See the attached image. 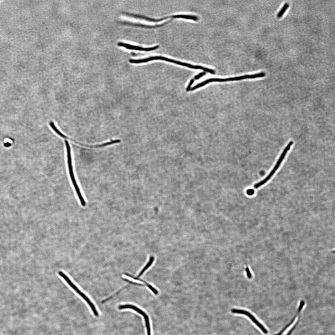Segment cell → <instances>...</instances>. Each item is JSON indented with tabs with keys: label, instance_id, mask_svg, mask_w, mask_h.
I'll list each match as a JSON object with an SVG mask.
<instances>
[{
	"label": "cell",
	"instance_id": "obj_1",
	"mask_svg": "<svg viewBox=\"0 0 335 335\" xmlns=\"http://www.w3.org/2000/svg\"><path fill=\"white\" fill-rule=\"evenodd\" d=\"M66 148L67 153L68 168L70 178L71 180L72 185L74 188L81 205L83 207H84L86 205V202L82 193L81 192L80 187L76 181L74 171L71 147L70 145L68 144L66 145Z\"/></svg>",
	"mask_w": 335,
	"mask_h": 335
},
{
	"label": "cell",
	"instance_id": "obj_2",
	"mask_svg": "<svg viewBox=\"0 0 335 335\" xmlns=\"http://www.w3.org/2000/svg\"><path fill=\"white\" fill-rule=\"evenodd\" d=\"M58 274L62 278H63L65 281L67 282L68 285L71 287V288L75 291L79 295L82 297L83 299L86 301L87 303L89 305L90 308L91 309L92 311L93 312L95 316H99V314L96 308L94 305L91 301L89 298L86 296L85 294H84L78 288V287L74 284V283L72 281L71 279L68 277V276L65 274L64 272L62 271H59L58 272Z\"/></svg>",
	"mask_w": 335,
	"mask_h": 335
},
{
	"label": "cell",
	"instance_id": "obj_3",
	"mask_svg": "<svg viewBox=\"0 0 335 335\" xmlns=\"http://www.w3.org/2000/svg\"><path fill=\"white\" fill-rule=\"evenodd\" d=\"M259 75L258 74L251 75H246L234 77H231L225 79L213 78L206 80L204 82L199 84L195 86L191 89V91L196 90L199 88L202 87L212 82H225L229 81L240 80L245 79H255L258 78Z\"/></svg>",
	"mask_w": 335,
	"mask_h": 335
},
{
	"label": "cell",
	"instance_id": "obj_4",
	"mask_svg": "<svg viewBox=\"0 0 335 335\" xmlns=\"http://www.w3.org/2000/svg\"><path fill=\"white\" fill-rule=\"evenodd\" d=\"M293 143V142L292 141H290L289 142L288 144L287 145L284 150H283L277 163H276L275 166L273 169H272V170L270 173V174H269L265 178L262 180V181L256 183L254 185V187L255 189H257L259 188V187L263 185L265 183H266L270 179L276 171L278 170L280 166L283 161L284 160L287 153H288L291 148Z\"/></svg>",
	"mask_w": 335,
	"mask_h": 335
},
{
	"label": "cell",
	"instance_id": "obj_5",
	"mask_svg": "<svg viewBox=\"0 0 335 335\" xmlns=\"http://www.w3.org/2000/svg\"><path fill=\"white\" fill-rule=\"evenodd\" d=\"M150 58L151 61L154 60H163L169 62H171V63H174L179 65L185 66V67L189 68L191 69L202 70H203L205 72H207L209 73H210L211 71V69L207 68H205L203 67H202V66H194L189 64L184 63V62L171 59L168 58L163 57L160 56H153L150 57Z\"/></svg>",
	"mask_w": 335,
	"mask_h": 335
},
{
	"label": "cell",
	"instance_id": "obj_6",
	"mask_svg": "<svg viewBox=\"0 0 335 335\" xmlns=\"http://www.w3.org/2000/svg\"><path fill=\"white\" fill-rule=\"evenodd\" d=\"M231 312L234 314H244L248 316L250 319H251L252 321L255 324L258 326L259 328L262 330L263 332L265 334H267L268 331L265 328V327L260 322L257 321V320L255 318L252 314H250V313L247 311H246L244 310H238V309H234L231 310Z\"/></svg>",
	"mask_w": 335,
	"mask_h": 335
},
{
	"label": "cell",
	"instance_id": "obj_7",
	"mask_svg": "<svg viewBox=\"0 0 335 335\" xmlns=\"http://www.w3.org/2000/svg\"><path fill=\"white\" fill-rule=\"evenodd\" d=\"M118 45L120 47H123L125 48L128 49L145 51H153L158 49L159 47V46L157 45L153 47H151L149 48H144L141 47L133 45H130V44H129L122 42H119L118 44Z\"/></svg>",
	"mask_w": 335,
	"mask_h": 335
},
{
	"label": "cell",
	"instance_id": "obj_8",
	"mask_svg": "<svg viewBox=\"0 0 335 335\" xmlns=\"http://www.w3.org/2000/svg\"><path fill=\"white\" fill-rule=\"evenodd\" d=\"M305 304V303L304 301L303 300H302L301 301H300V303L299 308H298V311H297V314H296L295 316H294V318L292 319V320L291 321V322H290L288 324V325H287L284 328H283L280 331V332L279 333L277 334H276L275 335H282L283 333H284V332H285V331L287 329H288V328L293 323V322H294V320H295L296 318L297 317V315H298V314H300V313L302 309L303 308V307H304Z\"/></svg>",
	"mask_w": 335,
	"mask_h": 335
},
{
	"label": "cell",
	"instance_id": "obj_9",
	"mask_svg": "<svg viewBox=\"0 0 335 335\" xmlns=\"http://www.w3.org/2000/svg\"><path fill=\"white\" fill-rule=\"evenodd\" d=\"M118 309L119 310H122L124 309H130L133 310L138 313L142 315L143 317L145 316L147 314L144 311H143L140 309L138 308L137 307H136L133 305L131 304H124L122 305H120L118 307Z\"/></svg>",
	"mask_w": 335,
	"mask_h": 335
},
{
	"label": "cell",
	"instance_id": "obj_10",
	"mask_svg": "<svg viewBox=\"0 0 335 335\" xmlns=\"http://www.w3.org/2000/svg\"><path fill=\"white\" fill-rule=\"evenodd\" d=\"M124 275L128 276V277H130V278L135 280H138L140 281H141L143 283H144L146 286L148 287V288H149V289L151 290L152 291L153 293L154 294H156V295H157V294H158V292L157 290L155 288H154L152 286L149 284V283H147L145 281L142 280L140 278H136L135 277H134V276L133 275H131L130 274L128 273H124Z\"/></svg>",
	"mask_w": 335,
	"mask_h": 335
},
{
	"label": "cell",
	"instance_id": "obj_11",
	"mask_svg": "<svg viewBox=\"0 0 335 335\" xmlns=\"http://www.w3.org/2000/svg\"><path fill=\"white\" fill-rule=\"evenodd\" d=\"M124 14L128 16L136 18H139V19H144L149 21L157 22L163 21V19H162V18H160V19H152V18H151L144 16L138 15H135L130 13H124Z\"/></svg>",
	"mask_w": 335,
	"mask_h": 335
},
{
	"label": "cell",
	"instance_id": "obj_12",
	"mask_svg": "<svg viewBox=\"0 0 335 335\" xmlns=\"http://www.w3.org/2000/svg\"><path fill=\"white\" fill-rule=\"evenodd\" d=\"M154 257L153 256H151L150 257V259L146 265V266L143 268L141 271L140 272L139 274L137 276V277H135L136 278H139L143 274L145 271L148 269L150 267L151 265L152 264L154 260Z\"/></svg>",
	"mask_w": 335,
	"mask_h": 335
},
{
	"label": "cell",
	"instance_id": "obj_13",
	"mask_svg": "<svg viewBox=\"0 0 335 335\" xmlns=\"http://www.w3.org/2000/svg\"><path fill=\"white\" fill-rule=\"evenodd\" d=\"M124 24H126V25L127 24V25H131L132 26V25L136 26H137V27H145V28H155L156 27H160L162 26L163 25H164L166 24V23H165L164 24H162L161 25H154V26H150V25H142V24H134V23H124Z\"/></svg>",
	"mask_w": 335,
	"mask_h": 335
},
{
	"label": "cell",
	"instance_id": "obj_14",
	"mask_svg": "<svg viewBox=\"0 0 335 335\" xmlns=\"http://www.w3.org/2000/svg\"><path fill=\"white\" fill-rule=\"evenodd\" d=\"M289 6L290 5L289 3H285L282 9L277 13V17L278 18H281L284 15L286 10L289 8Z\"/></svg>",
	"mask_w": 335,
	"mask_h": 335
},
{
	"label": "cell",
	"instance_id": "obj_15",
	"mask_svg": "<svg viewBox=\"0 0 335 335\" xmlns=\"http://www.w3.org/2000/svg\"><path fill=\"white\" fill-rule=\"evenodd\" d=\"M123 280L124 281L128 282L129 284V285H130V284H131V285H134L141 286H144V285H143V284H139V283H135V282H132L131 281H130V280H128L127 279L123 278Z\"/></svg>",
	"mask_w": 335,
	"mask_h": 335
},
{
	"label": "cell",
	"instance_id": "obj_16",
	"mask_svg": "<svg viewBox=\"0 0 335 335\" xmlns=\"http://www.w3.org/2000/svg\"><path fill=\"white\" fill-rule=\"evenodd\" d=\"M206 74V73L205 72H201L199 74L195 76L194 77V80H197L200 79L201 77L203 76Z\"/></svg>",
	"mask_w": 335,
	"mask_h": 335
},
{
	"label": "cell",
	"instance_id": "obj_17",
	"mask_svg": "<svg viewBox=\"0 0 335 335\" xmlns=\"http://www.w3.org/2000/svg\"><path fill=\"white\" fill-rule=\"evenodd\" d=\"M194 79H192L191 80L190 82L189 83V85L188 86L186 90L187 91H189L190 90H191V86L193 85V84L194 83Z\"/></svg>",
	"mask_w": 335,
	"mask_h": 335
},
{
	"label": "cell",
	"instance_id": "obj_18",
	"mask_svg": "<svg viewBox=\"0 0 335 335\" xmlns=\"http://www.w3.org/2000/svg\"><path fill=\"white\" fill-rule=\"evenodd\" d=\"M247 193L249 196H252L255 193V191L253 189H249L247 191Z\"/></svg>",
	"mask_w": 335,
	"mask_h": 335
},
{
	"label": "cell",
	"instance_id": "obj_19",
	"mask_svg": "<svg viewBox=\"0 0 335 335\" xmlns=\"http://www.w3.org/2000/svg\"><path fill=\"white\" fill-rule=\"evenodd\" d=\"M246 270L248 277L249 278H251L252 277V275L251 273H250V270L248 267H247L246 268Z\"/></svg>",
	"mask_w": 335,
	"mask_h": 335
},
{
	"label": "cell",
	"instance_id": "obj_20",
	"mask_svg": "<svg viewBox=\"0 0 335 335\" xmlns=\"http://www.w3.org/2000/svg\"><path fill=\"white\" fill-rule=\"evenodd\" d=\"M5 142H8V143H12V141L11 140H10L9 139H6L5 140Z\"/></svg>",
	"mask_w": 335,
	"mask_h": 335
}]
</instances>
